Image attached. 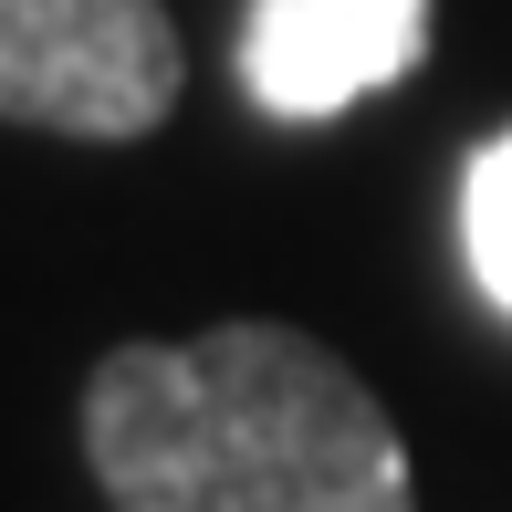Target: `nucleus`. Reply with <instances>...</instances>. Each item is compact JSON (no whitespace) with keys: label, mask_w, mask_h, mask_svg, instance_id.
<instances>
[{"label":"nucleus","mask_w":512,"mask_h":512,"mask_svg":"<svg viewBox=\"0 0 512 512\" xmlns=\"http://www.w3.org/2000/svg\"><path fill=\"white\" fill-rule=\"evenodd\" d=\"M418 53H429V0H251L241 21L251 105L293 126L387 95L398 74H418Z\"/></svg>","instance_id":"7ed1b4c3"},{"label":"nucleus","mask_w":512,"mask_h":512,"mask_svg":"<svg viewBox=\"0 0 512 512\" xmlns=\"http://www.w3.org/2000/svg\"><path fill=\"white\" fill-rule=\"evenodd\" d=\"M84 460L115 512H418L398 418L293 324L115 345L84 387Z\"/></svg>","instance_id":"f257e3e1"},{"label":"nucleus","mask_w":512,"mask_h":512,"mask_svg":"<svg viewBox=\"0 0 512 512\" xmlns=\"http://www.w3.org/2000/svg\"><path fill=\"white\" fill-rule=\"evenodd\" d=\"M178 105V21L157 0H0V115L53 136L168 126Z\"/></svg>","instance_id":"f03ea898"},{"label":"nucleus","mask_w":512,"mask_h":512,"mask_svg":"<svg viewBox=\"0 0 512 512\" xmlns=\"http://www.w3.org/2000/svg\"><path fill=\"white\" fill-rule=\"evenodd\" d=\"M460 262H471L481 304L512 314V126L481 136L460 168Z\"/></svg>","instance_id":"20e7f679"}]
</instances>
